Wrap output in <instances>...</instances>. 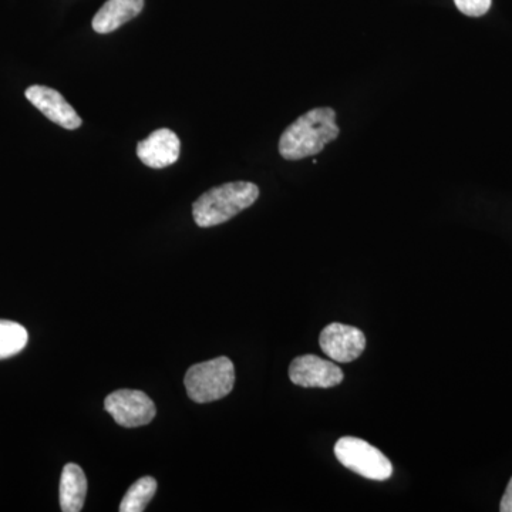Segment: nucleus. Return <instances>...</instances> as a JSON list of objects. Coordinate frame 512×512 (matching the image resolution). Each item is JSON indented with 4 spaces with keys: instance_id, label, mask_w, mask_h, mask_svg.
<instances>
[{
    "instance_id": "nucleus-1",
    "label": "nucleus",
    "mask_w": 512,
    "mask_h": 512,
    "mask_svg": "<svg viewBox=\"0 0 512 512\" xmlns=\"http://www.w3.org/2000/svg\"><path fill=\"white\" fill-rule=\"evenodd\" d=\"M336 111L318 107L303 114L286 128L279 140V154L288 161H299L322 153L323 148L339 137Z\"/></svg>"
},
{
    "instance_id": "nucleus-2",
    "label": "nucleus",
    "mask_w": 512,
    "mask_h": 512,
    "mask_svg": "<svg viewBox=\"0 0 512 512\" xmlns=\"http://www.w3.org/2000/svg\"><path fill=\"white\" fill-rule=\"evenodd\" d=\"M259 197L258 185L237 181L211 188L192 205L195 224L201 228L224 224L247 210Z\"/></svg>"
},
{
    "instance_id": "nucleus-3",
    "label": "nucleus",
    "mask_w": 512,
    "mask_h": 512,
    "mask_svg": "<svg viewBox=\"0 0 512 512\" xmlns=\"http://www.w3.org/2000/svg\"><path fill=\"white\" fill-rule=\"evenodd\" d=\"M184 383L192 402L202 404L224 399L234 389V363L225 356L198 363L188 369Z\"/></svg>"
},
{
    "instance_id": "nucleus-4",
    "label": "nucleus",
    "mask_w": 512,
    "mask_h": 512,
    "mask_svg": "<svg viewBox=\"0 0 512 512\" xmlns=\"http://www.w3.org/2000/svg\"><path fill=\"white\" fill-rule=\"evenodd\" d=\"M335 456L342 466L372 481H386L392 477L393 466L379 448L357 437H342L336 443Z\"/></svg>"
},
{
    "instance_id": "nucleus-5",
    "label": "nucleus",
    "mask_w": 512,
    "mask_h": 512,
    "mask_svg": "<svg viewBox=\"0 0 512 512\" xmlns=\"http://www.w3.org/2000/svg\"><path fill=\"white\" fill-rule=\"evenodd\" d=\"M104 409L113 416L117 424L133 429L146 426L156 417L153 400L140 390H117L106 397Z\"/></svg>"
},
{
    "instance_id": "nucleus-6",
    "label": "nucleus",
    "mask_w": 512,
    "mask_h": 512,
    "mask_svg": "<svg viewBox=\"0 0 512 512\" xmlns=\"http://www.w3.org/2000/svg\"><path fill=\"white\" fill-rule=\"evenodd\" d=\"M319 345L330 359L349 363L365 352L366 336L362 330L353 326L330 323L320 333Z\"/></svg>"
},
{
    "instance_id": "nucleus-7",
    "label": "nucleus",
    "mask_w": 512,
    "mask_h": 512,
    "mask_svg": "<svg viewBox=\"0 0 512 512\" xmlns=\"http://www.w3.org/2000/svg\"><path fill=\"white\" fill-rule=\"evenodd\" d=\"M343 377L345 376L338 365L315 355L296 357L289 366L291 382L306 389H330L342 383Z\"/></svg>"
},
{
    "instance_id": "nucleus-8",
    "label": "nucleus",
    "mask_w": 512,
    "mask_h": 512,
    "mask_svg": "<svg viewBox=\"0 0 512 512\" xmlns=\"http://www.w3.org/2000/svg\"><path fill=\"white\" fill-rule=\"evenodd\" d=\"M25 96L37 110L42 111L45 117L56 123L57 126L67 128V130H76L82 126L83 121L79 114L55 89L36 84L26 90Z\"/></svg>"
},
{
    "instance_id": "nucleus-9",
    "label": "nucleus",
    "mask_w": 512,
    "mask_h": 512,
    "mask_svg": "<svg viewBox=\"0 0 512 512\" xmlns=\"http://www.w3.org/2000/svg\"><path fill=\"white\" fill-rule=\"evenodd\" d=\"M181 141L170 128L154 131L137 146V157L150 168H165L177 163Z\"/></svg>"
},
{
    "instance_id": "nucleus-10",
    "label": "nucleus",
    "mask_w": 512,
    "mask_h": 512,
    "mask_svg": "<svg viewBox=\"0 0 512 512\" xmlns=\"http://www.w3.org/2000/svg\"><path fill=\"white\" fill-rule=\"evenodd\" d=\"M144 8V0H107L93 19L94 32L107 35L137 18Z\"/></svg>"
},
{
    "instance_id": "nucleus-11",
    "label": "nucleus",
    "mask_w": 512,
    "mask_h": 512,
    "mask_svg": "<svg viewBox=\"0 0 512 512\" xmlns=\"http://www.w3.org/2000/svg\"><path fill=\"white\" fill-rule=\"evenodd\" d=\"M86 495L87 478L82 467L74 463L66 464L60 478V508L64 512H80Z\"/></svg>"
},
{
    "instance_id": "nucleus-12",
    "label": "nucleus",
    "mask_w": 512,
    "mask_h": 512,
    "mask_svg": "<svg viewBox=\"0 0 512 512\" xmlns=\"http://www.w3.org/2000/svg\"><path fill=\"white\" fill-rule=\"evenodd\" d=\"M157 481L153 477H143L130 488L120 504L121 512H141L146 510L148 503L157 493Z\"/></svg>"
},
{
    "instance_id": "nucleus-13",
    "label": "nucleus",
    "mask_w": 512,
    "mask_h": 512,
    "mask_svg": "<svg viewBox=\"0 0 512 512\" xmlns=\"http://www.w3.org/2000/svg\"><path fill=\"white\" fill-rule=\"evenodd\" d=\"M28 330L10 320H0V360L9 359L28 345Z\"/></svg>"
},
{
    "instance_id": "nucleus-14",
    "label": "nucleus",
    "mask_w": 512,
    "mask_h": 512,
    "mask_svg": "<svg viewBox=\"0 0 512 512\" xmlns=\"http://www.w3.org/2000/svg\"><path fill=\"white\" fill-rule=\"evenodd\" d=\"M457 9L470 18H481L491 8L493 0H454Z\"/></svg>"
},
{
    "instance_id": "nucleus-15",
    "label": "nucleus",
    "mask_w": 512,
    "mask_h": 512,
    "mask_svg": "<svg viewBox=\"0 0 512 512\" xmlns=\"http://www.w3.org/2000/svg\"><path fill=\"white\" fill-rule=\"evenodd\" d=\"M500 511L512 512V478L508 483L507 490H505L503 500H501Z\"/></svg>"
}]
</instances>
